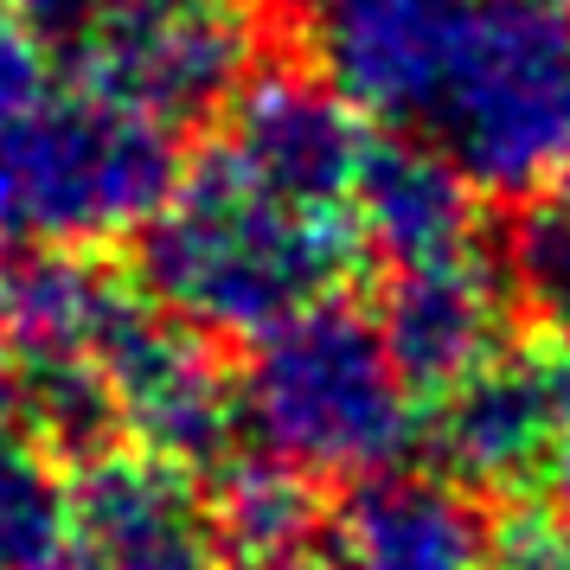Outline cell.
<instances>
[{
	"label": "cell",
	"mask_w": 570,
	"mask_h": 570,
	"mask_svg": "<svg viewBox=\"0 0 570 570\" xmlns=\"http://www.w3.org/2000/svg\"><path fill=\"white\" fill-rule=\"evenodd\" d=\"M302 46L365 129L474 193L532 199L570 167V0H302Z\"/></svg>",
	"instance_id": "obj_1"
},
{
	"label": "cell",
	"mask_w": 570,
	"mask_h": 570,
	"mask_svg": "<svg viewBox=\"0 0 570 570\" xmlns=\"http://www.w3.org/2000/svg\"><path fill=\"white\" fill-rule=\"evenodd\" d=\"M360 212L295 199L206 141L141 225V288L206 340H263L360 276Z\"/></svg>",
	"instance_id": "obj_2"
},
{
	"label": "cell",
	"mask_w": 570,
	"mask_h": 570,
	"mask_svg": "<svg viewBox=\"0 0 570 570\" xmlns=\"http://www.w3.org/2000/svg\"><path fill=\"white\" fill-rule=\"evenodd\" d=\"M180 174L174 129L71 78L0 13V250H104Z\"/></svg>",
	"instance_id": "obj_3"
},
{
	"label": "cell",
	"mask_w": 570,
	"mask_h": 570,
	"mask_svg": "<svg viewBox=\"0 0 570 570\" xmlns=\"http://www.w3.org/2000/svg\"><path fill=\"white\" fill-rule=\"evenodd\" d=\"M237 423L257 455L308 481H360L397 468L423 436V404L391 360L379 314L321 302L250 340L237 372Z\"/></svg>",
	"instance_id": "obj_4"
},
{
	"label": "cell",
	"mask_w": 570,
	"mask_h": 570,
	"mask_svg": "<svg viewBox=\"0 0 570 570\" xmlns=\"http://www.w3.org/2000/svg\"><path fill=\"white\" fill-rule=\"evenodd\" d=\"M13 27L167 129L218 116L257 71V0H0Z\"/></svg>",
	"instance_id": "obj_5"
},
{
	"label": "cell",
	"mask_w": 570,
	"mask_h": 570,
	"mask_svg": "<svg viewBox=\"0 0 570 570\" xmlns=\"http://www.w3.org/2000/svg\"><path fill=\"white\" fill-rule=\"evenodd\" d=\"M423 436L442 474L481 500H525L544 488L570 436V334H513L423 411Z\"/></svg>",
	"instance_id": "obj_6"
},
{
	"label": "cell",
	"mask_w": 570,
	"mask_h": 570,
	"mask_svg": "<svg viewBox=\"0 0 570 570\" xmlns=\"http://www.w3.org/2000/svg\"><path fill=\"white\" fill-rule=\"evenodd\" d=\"M104 379L116 397V423L135 449L193 474H218L232 455H244L237 379L218 365L212 340L167 314L148 288L109 334Z\"/></svg>",
	"instance_id": "obj_7"
},
{
	"label": "cell",
	"mask_w": 570,
	"mask_h": 570,
	"mask_svg": "<svg viewBox=\"0 0 570 570\" xmlns=\"http://www.w3.org/2000/svg\"><path fill=\"white\" fill-rule=\"evenodd\" d=\"M212 493L180 462L148 449H104L71 481L58 570H225Z\"/></svg>",
	"instance_id": "obj_8"
},
{
	"label": "cell",
	"mask_w": 570,
	"mask_h": 570,
	"mask_svg": "<svg viewBox=\"0 0 570 570\" xmlns=\"http://www.w3.org/2000/svg\"><path fill=\"white\" fill-rule=\"evenodd\" d=\"M379 334L416 404L430 411L442 391L462 385L488 353L513 340V276L493 257V244L416 269H385Z\"/></svg>",
	"instance_id": "obj_9"
},
{
	"label": "cell",
	"mask_w": 570,
	"mask_h": 570,
	"mask_svg": "<svg viewBox=\"0 0 570 570\" xmlns=\"http://www.w3.org/2000/svg\"><path fill=\"white\" fill-rule=\"evenodd\" d=\"M500 525H488L481 493L430 468H379L346 481L334 507L340 570H488Z\"/></svg>",
	"instance_id": "obj_10"
},
{
	"label": "cell",
	"mask_w": 570,
	"mask_h": 570,
	"mask_svg": "<svg viewBox=\"0 0 570 570\" xmlns=\"http://www.w3.org/2000/svg\"><path fill=\"white\" fill-rule=\"evenodd\" d=\"M360 237L365 257H379L385 269H416V263L481 250L488 244L481 193L436 148L372 129L360 167Z\"/></svg>",
	"instance_id": "obj_11"
},
{
	"label": "cell",
	"mask_w": 570,
	"mask_h": 570,
	"mask_svg": "<svg viewBox=\"0 0 570 570\" xmlns=\"http://www.w3.org/2000/svg\"><path fill=\"white\" fill-rule=\"evenodd\" d=\"M212 513L225 532V551L237 564H263V558H288V551H314L321 532V488H314L302 468L276 462L244 449L218 468V488H212Z\"/></svg>",
	"instance_id": "obj_12"
},
{
	"label": "cell",
	"mask_w": 570,
	"mask_h": 570,
	"mask_svg": "<svg viewBox=\"0 0 570 570\" xmlns=\"http://www.w3.org/2000/svg\"><path fill=\"white\" fill-rule=\"evenodd\" d=\"M71 481L27 423L0 411V570H58Z\"/></svg>",
	"instance_id": "obj_13"
},
{
	"label": "cell",
	"mask_w": 570,
	"mask_h": 570,
	"mask_svg": "<svg viewBox=\"0 0 570 570\" xmlns=\"http://www.w3.org/2000/svg\"><path fill=\"white\" fill-rule=\"evenodd\" d=\"M513 283L539 302V314L570 334V167L532 193L513 237Z\"/></svg>",
	"instance_id": "obj_14"
},
{
	"label": "cell",
	"mask_w": 570,
	"mask_h": 570,
	"mask_svg": "<svg viewBox=\"0 0 570 570\" xmlns=\"http://www.w3.org/2000/svg\"><path fill=\"white\" fill-rule=\"evenodd\" d=\"M488 570H570V532L544 513H513L493 539Z\"/></svg>",
	"instance_id": "obj_15"
},
{
	"label": "cell",
	"mask_w": 570,
	"mask_h": 570,
	"mask_svg": "<svg viewBox=\"0 0 570 570\" xmlns=\"http://www.w3.org/2000/svg\"><path fill=\"white\" fill-rule=\"evenodd\" d=\"M237 570H340L327 551H288V558H263V564H237Z\"/></svg>",
	"instance_id": "obj_16"
},
{
	"label": "cell",
	"mask_w": 570,
	"mask_h": 570,
	"mask_svg": "<svg viewBox=\"0 0 570 570\" xmlns=\"http://www.w3.org/2000/svg\"><path fill=\"white\" fill-rule=\"evenodd\" d=\"M551 500H558V525L570 532V436H564V449H558V468H551Z\"/></svg>",
	"instance_id": "obj_17"
}]
</instances>
